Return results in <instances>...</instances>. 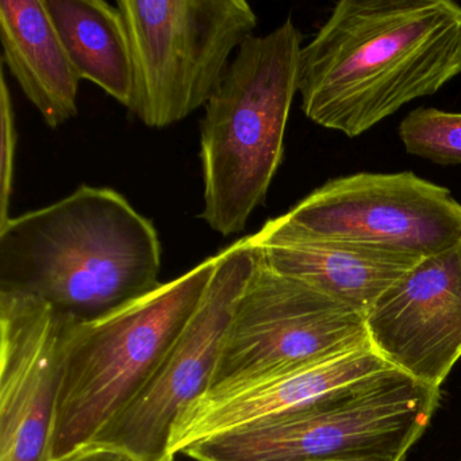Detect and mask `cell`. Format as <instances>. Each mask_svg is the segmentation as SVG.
Wrapping results in <instances>:
<instances>
[{
	"mask_svg": "<svg viewBox=\"0 0 461 461\" xmlns=\"http://www.w3.org/2000/svg\"><path fill=\"white\" fill-rule=\"evenodd\" d=\"M369 347L363 314L274 271L261 255L234 310L209 391Z\"/></svg>",
	"mask_w": 461,
	"mask_h": 461,
	"instance_id": "obj_7",
	"label": "cell"
},
{
	"mask_svg": "<svg viewBox=\"0 0 461 461\" xmlns=\"http://www.w3.org/2000/svg\"><path fill=\"white\" fill-rule=\"evenodd\" d=\"M52 461H137L123 450L117 449L109 445L91 444L77 447L61 457L55 458Z\"/></svg>",
	"mask_w": 461,
	"mask_h": 461,
	"instance_id": "obj_18",
	"label": "cell"
},
{
	"mask_svg": "<svg viewBox=\"0 0 461 461\" xmlns=\"http://www.w3.org/2000/svg\"><path fill=\"white\" fill-rule=\"evenodd\" d=\"M168 461H175V458H169Z\"/></svg>",
	"mask_w": 461,
	"mask_h": 461,
	"instance_id": "obj_20",
	"label": "cell"
},
{
	"mask_svg": "<svg viewBox=\"0 0 461 461\" xmlns=\"http://www.w3.org/2000/svg\"><path fill=\"white\" fill-rule=\"evenodd\" d=\"M0 115H2V148H0V226L10 220L13 185H14L15 152H17V128L14 109L6 77L2 74L0 83Z\"/></svg>",
	"mask_w": 461,
	"mask_h": 461,
	"instance_id": "obj_17",
	"label": "cell"
},
{
	"mask_svg": "<svg viewBox=\"0 0 461 461\" xmlns=\"http://www.w3.org/2000/svg\"><path fill=\"white\" fill-rule=\"evenodd\" d=\"M399 137L407 153L437 164H461V114L420 107L410 113Z\"/></svg>",
	"mask_w": 461,
	"mask_h": 461,
	"instance_id": "obj_16",
	"label": "cell"
},
{
	"mask_svg": "<svg viewBox=\"0 0 461 461\" xmlns=\"http://www.w3.org/2000/svg\"><path fill=\"white\" fill-rule=\"evenodd\" d=\"M390 368L369 347L209 391L175 420L169 456L175 458L196 442L295 411L330 391Z\"/></svg>",
	"mask_w": 461,
	"mask_h": 461,
	"instance_id": "obj_12",
	"label": "cell"
},
{
	"mask_svg": "<svg viewBox=\"0 0 461 461\" xmlns=\"http://www.w3.org/2000/svg\"><path fill=\"white\" fill-rule=\"evenodd\" d=\"M260 261L253 236L218 253L203 299L160 368L93 442L117 447L137 461L174 458L168 447L175 420L212 387L234 310Z\"/></svg>",
	"mask_w": 461,
	"mask_h": 461,
	"instance_id": "obj_8",
	"label": "cell"
},
{
	"mask_svg": "<svg viewBox=\"0 0 461 461\" xmlns=\"http://www.w3.org/2000/svg\"><path fill=\"white\" fill-rule=\"evenodd\" d=\"M160 271L155 225L112 188L80 185L0 226V290L36 296L75 323L152 293Z\"/></svg>",
	"mask_w": 461,
	"mask_h": 461,
	"instance_id": "obj_2",
	"label": "cell"
},
{
	"mask_svg": "<svg viewBox=\"0 0 461 461\" xmlns=\"http://www.w3.org/2000/svg\"><path fill=\"white\" fill-rule=\"evenodd\" d=\"M439 388L396 368L321 396L295 411L196 442L195 461L406 460L438 406Z\"/></svg>",
	"mask_w": 461,
	"mask_h": 461,
	"instance_id": "obj_5",
	"label": "cell"
},
{
	"mask_svg": "<svg viewBox=\"0 0 461 461\" xmlns=\"http://www.w3.org/2000/svg\"><path fill=\"white\" fill-rule=\"evenodd\" d=\"M366 323L372 347L393 368L441 387L461 357V241L412 267Z\"/></svg>",
	"mask_w": 461,
	"mask_h": 461,
	"instance_id": "obj_11",
	"label": "cell"
},
{
	"mask_svg": "<svg viewBox=\"0 0 461 461\" xmlns=\"http://www.w3.org/2000/svg\"><path fill=\"white\" fill-rule=\"evenodd\" d=\"M264 263L347 304L366 317L380 296L422 258L375 245L312 236L285 215L253 234Z\"/></svg>",
	"mask_w": 461,
	"mask_h": 461,
	"instance_id": "obj_13",
	"label": "cell"
},
{
	"mask_svg": "<svg viewBox=\"0 0 461 461\" xmlns=\"http://www.w3.org/2000/svg\"><path fill=\"white\" fill-rule=\"evenodd\" d=\"M74 323L36 296L0 290V461H50Z\"/></svg>",
	"mask_w": 461,
	"mask_h": 461,
	"instance_id": "obj_10",
	"label": "cell"
},
{
	"mask_svg": "<svg viewBox=\"0 0 461 461\" xmlns=\"http://www.w3.org/2000/svg\"><path fill=\"white\" fill-rule=\"evenodd\" d=\"M82 80H90L129 109L134 64L122 14L104 0H44Z\"/></svg>",
	"mask_w": 461,
	"mask_h": 461,
	"instance_id": "obj_15",
	"label": "cell"
},
{
	"mask_svg": "<svg viewBox=\"0 0 461 461\" xmlns=\"http://www.w3.org/2000/svg\"><path fill=\"white\" fill-rule=\"evenodd\" d=\"M117 7L133 56L129 112L153 129L206 106L258 26L245 0H118Z\"/></svg>",
	"mask_w": 461,
	"mask_h": 461,
	"instance_id": "obj_6",
	"label": "cell"
},
{
	"mask_svg": "<svg viewBox=\"0 0 461 461\" xmlns=\"http://www.w3.org/2000/svg\"><path fill=\"white\" fill-rule=\"evenodd\" d=\"M285 220L312 236L429 258L461 241V204L412 172L329 180Z\"/></svg>",
	"mask_w": 461,
	"mask_h": 461,
	"instance_id": "obj_9",
	"label": "cell"
},
{
	"mask_svg": "<svg viewBox=\"0 0 461 461\" xmlns=\"http://www.w3.org/2000/svg\"><path fill=\"white\" fill-rule=\"evenodd\" d=\"M461 74V6L452 0H341L303 47L304 115L360 136Z\"/></svg>",
	"mask_w": 461,
	"mask_h": 461,
	"instance_id": "obj_1",
	"label": "cell"
},
{
	"mask_svg": "<svg viewBox=\"0 0 461 461\" xmlns=\"http://www.w3.org/2000/svg\"><path fill=\"white\" fill-rule=\"evenodd\" d=\"M4 61L50 128L77 115L80 77L44 0H2Z\"/></svg>",
	"mask_w": 461,
	"mask_h": 461,
	"instance_id": "obj_14",
	"label": "cell"
},
{
	"mask_svg": "<svg viewBox=\"0 0 461 461\" xmlns=\"http://www.w3.org/2000/svg\"><path fill=\"white\" fill-rule=\"evenodd\" d=\"M218 255L67 339L50 461L91 444L155 376L203 299Z\"/></svg>",
	"mask_w": 461,
	"mask_h": 461,
	"instance_id": "obj_4",
	"label": "cell"
},
{
	"mask_svg": "<svg viewBox=\"0 0 461 461\" xmlns=\"http://www.w3.org/2000/svg\"><path fill=\"white\" fill-rule=\"evenodd\" d=\"M302 50L301 32L291 20L266 36H250L204 106L201 218L221 236L245 230L266 202L285 156Z\"/></svg>",
	"mask_w": 461,
	"mask_h": 461,
	"instance_id": "obj_3",
	"label": "cell"
},
{
	"mask_svg": "<svg viewBox=\"0 0 461 461\" xmlns=\"http://www.w3.org/2000/svg\"><path fill=\"white\" fill-rule=\"evenodd\" d=\"M317 461H402V460H395V458L363 457V456H348V457L323 458V460H317Z\"/></svg>",
	"mask_w": 461,
	"mask_h": 461,
	"instance_id": "obj_19",
	"label": "cell"
}]
</instances>
